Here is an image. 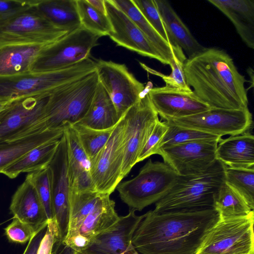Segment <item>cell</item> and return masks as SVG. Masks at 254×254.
Masks as SVG:
<instances>
[{"label":"cell","mask_w":254,"mask_h":254,"mask_svg":"<svg viewBox=\"0 0 254 254\" xmlns=\"http://www.w3.org/2000/svg\"><path fill=\"white\" fill-rule=\"evenodd\" d=\"M110 194L103 193L84 220L77 235L67 245L77 253L86 248L98 236L110 229L120 219Z\"/></svg>","instance_id":"20"},{"label":"cell","mask_w":254,"mask_h":254,"mask_svg":"<svg viewBox=\"0 0 254 254\" xmlns=\"http://www.w3.org/2000/svg\"><path fill=\"white\" fill-rule=\"evenodd\" d=\"M99 82L110 98L120 119L142 96L145 87L125 64L111 61H96Z\"/></svg>","instance_id":"14"},{"label":"cell","mask_w":254,"mask_h":254,"mask_svg":"<svg viewBox=\"0 0 254 254\" xmlns=\"http://www.w3.org/2000/svg\"><path fill=\"white\" fill-rule=\"evenodd\" d=\"M119 120L110 98L99 82L88 111L76 124L94 129H106L114 127Z\"/></svg>","instance_id":"28"},{"label":"cell","mask_w":254,"mask_h":254,"mask_svg":"<svg viewBox=\"0 0 254 254\" xmlns=\"http://www.w3.org/2000/svg\"><path fill=\"white\" fill-rule=\"evenodd\" d=\"M168 128L166 122L157 121L148 137L145 144L142 147L137 159V163L142 161L151 155L156 154L158 145Z\"/></svg>","instance_id":"41"},{"label":"cell","mask_w":254,"mask_h":254,"mask_svg":"<svg viewBox=\"0 0 254 254\" xmlns=\"http://www.w3.org/2000/svg\"><path fill=\"white\" fill-rule=\"evenodd\" d=\"M184 69L187 83L194 94L210 108H248L245 76L225 51L205 48L188 58Z\"/></svg>","instance_id":"2"},{"label":"cell","mask_w":254,"mask_h":254,"mask_svg":"<svg viewBox=\"0 0 254 254\" xmlns=\"http://www.w3.org/2000/svg\"><path fill=\"white\" fill-rule=\"evenodd\" d=\"M50 93L9 102L0 111V142L16 140L42 132L46 106Z\"/></svg>","instance_id":"8"},{"label":"cell","mask_w":254,"mask_h":254,"mask_svg":"<svg viewBox=\"0 0 254 254\" xmlns=\"http://www.w3.org/2000/svg\"><path fill=\"white\" fill-rule=\"evenodd\" d=\"M47 225L38 229L33 235L23 254H37L39 247L46 231Z\"/></svg>","instance_id":"45"},{"label":"cell","mask_w":254,"mask_h":254,"mask_svg":"<svg viewBox=\"0 0 254 254\" xmlns=\"http://www.w3.org/2000/svg\"><path fill=\"white\" fill-rule=\"evenodd\" d=\"M11 213L36 231L48 225V220L36 190L27 178L12 195L9 207Z\"/></svg>","instance_id":"22"},{"label":"cell","mask_w":254,"mask_h":254,"mask_svg":"<svg viewBox=\"0 0 254 254\" xmlns=\"http://www.w3.org/2000/svg\"><path fill=\"white\" fill-rule=\"evenodd\" d=\"M36 6L54 26L68 33L81 26L76 0H38Z\"/></svg>","instance_id":"26"},{"label":"cell","mask_w":254,"mask_h":254,"mask_svg":"<svg viewBox=\"0 0 254 254\" xmlns=\"http://www.w3.org/2000/svg\"><path fill=\"white\" fill-rule=\"evenodd\" d=\"M233 23L244 43L254 49V0H208Z\"/></svg>","instance_id":"25"},{"label":"cell","mask_w":254,"mask_h":254,"mask_svg":"<svg viewBox=\"0 0 254 254\" xmlns=\"http://www.w3.org/2000/svg\"><path fill=\"white\" fill-rule=\"evenodd\" d=\"M226 166L218 160L200 173L179 176L168 193L155 203L156 212L213 207L215 196L225 184ZM214 208V207H213Z\"/></svg>","instance_id":"3"},{"label":"cell","mask_w":254,"mask_h":254,"mask_svg":"<svg viewBox=\"0 0 254 254\" xmlns=\"http://www.w3.org/2000/svg\"><path fill=\"white\" fill-rule=\"evenodd\" d=\"M96 61L87 58L57 70L0 76V103L18 98L51 93L64 84L96 70Z\"/></svg>","instance_id":"5"},{"label":"cell","mask_w":254,"mask_h":254,"mask_svg":"<svg viewBox=\"0 0 254 254\" xmlns=\"http://www.w3.org/2000/svg\"><path fill=\"white\" fill-rule=\"evenodd\" d=\"M60 139L47 142L32 149L5 168L1 174L14 179L20 173H31L47 167L54 157Z\"/></svg>","instance_id":"29"},{"label":"cell","mask_w":254,"mask_h":254,"mask_svg":"<svg viewBox=\"0 0 254 254\" xmlns=\"http://www.w3.org/2000/svg\"><path fill=\"white\" fill-rule=\"evenodd\" d=\"M154 0L171 45L180 47L187 54L188 58L205 49L193 37L168 1Z\"/></svg>","instance_id":"24"},{"label":"cell","mask_w":254,"mask_h":254,"mask_svg":"<svg viewBox=\"0 0 254 254\" xmlns=\"http://www.w3.org/2000/svg\"><path fill=\"white\" fill-rule=\"evenodd\" d=\"M35 188L43 205L48 221L54 218L51 172L49 166L40 170L29 173L26 177Z\"/></svg>","instance_id":"39"},{"label":"cell","mask_w":254,"mask_h":254,"mask_svg":"<svg viewBox=\"0 0 254 254\" xmlns=\"http://www.w3.org/2000/svg\"><path fill=\"white\" fill-rule=\"evenodd\" d=\"M87 1L97 10L106 14L105 0H87Z\"/></svg>","instance_id":"47"},{"label":"cell","mask_w":254,"mask_h":254,"mask_svg":"<svg viewBox=\"0 0 254 254\" xmlns=\"http://www.w3.org/2000/svg\"><path fill=\"white\" fill-rule=\"evenodd\" d=\"M49 167L51 172L53 219L56 222L63 241L68 229L70 192L67 144L64 132Z\"/></svg>","instance_id":"16"},{"label":"cell","mask_w":254,"mask_h":254,"mask_svg":"<svg viewBox=\"0 0 254 254\" xmlns=\"http://www.w3.org/2000/svg\"><path fill=\"white\" fill-rule=\"evenodd\" d=\"M216 159L226 167L254 168V137L249 132L221 139L217 144Z\"/></svg>","instance_id":"23"},{"label":"cell","mask_w":254,"mask_h":254,"mask_svg":"<svg viewBox=\"0 0 254 254\" xmlns=\"http://www.w3.org/2000/svg\"><path fill=\"white\" fill-rule=\"evenodd\" d=\"M213 207L221 219L245 216L254 211L244 199L225 183L215 196Z\"/></svg>","instance_id":"33"},{"label":"cell","mask_w":254,"mask_h":254,"mask_svg":"<svg viewBox=\"0 0 254 254\" xmlns=\"http://www.w3.org/2000/svg\"><path fill=\"white\" fill-rule=\"evenodd\" d=\"M71 126L75 130L90 162L106 144L115 127L106 129H96L77 124Z\"/></svg>","instance_id":"37"},{"label":"cell","mask_w":254,"mask_h":254,"mask_svg":"<svg viewBox=\"0 0 254 254\" xmlns=\"http://www.w3.org/2000/svg\"><path fill=\"white\" fill-rule=\"evenodd\" d=\"M148 94L153 108L164 121L189 117L211 108L192 91L164 86L151 88Z\"/></svg>","instance_id":"19"},{"label":"cell","mask_w":254,"mask_h":254,"mask_svg":"<svg viewBox=\"0 0 254 254\" xmlns=\"http://www.w3.org/2000/svg\"><path fill=\"white\" fill-rule=\"evenodd\" d=\"M36 4L0 22V48L12 45H47L68 34L48 20L37 9Z\"/></svg>","instance_id":"9"},{"label":"cell","mask_w":254,"mask_h":254,"mask_svg":"<svg viewBox=\"0 0 254 254\" xmlns=\"http://www.w3.org/2000/svg\"><path fill=\"white\" fill-rule=\"evenodd\" d=\"M164 121L222 137L247 132L252 125L253 118L248 108L239 110L211 108L189 117Z\"/></svg>","instance_id":"13"},{"label":"cell","mask_w":254,"mask_h":254,"mask_svg":"<svg viewBox=\"0 0 254 254\" xmlns=\"http://www.w3.org/2000/svg\"><path fill=\"white\" fill-rule=\"evenodd\" d=\"M51 254H77V252L59 239L55 243Z\"/></svg>","instance_id":"46"},{"label":"cell","mask_w":254,"mask_h":254,"mask_svg":"<svg viewBox=\"0 0 254 254\" xmlns=\"http://www.w3.org/2000/svg\"><path fill=\"white\" fill-rule=\"evenodd\" d=\"M179 176L164 162L149 159L138 175L121 182L116 189L121 200L130 209L141 211L165 196L175 184Z\"/></svg>","instance_id":"6"},{"label":"cell","mask_w":254,"mask_h":254,"mask_svg":"<svg viewBox=\"0 0 254 254\" xmlns=\"http://www.w3.org/2000/svg\"><path fill=\"white\" fill-rule=\"evenodd\" d=\"M64 129L47 130L16 140L0 142V173L32 149L47 142L60 139Z\"/></svg>","instance_id":"27"},{"label":"cell","mask_w":254,"mask_h":254,"mask_svg":"<svg viewBox=\"0 0 254 254\" xmlns=\"http://www.w3.org/2000/svg\"><path fill=\"white\" fill-rule=\"evenodd\" d=\"M130 209L126 216L110 229L96 237L84 249L77 254H140L132 243L133 233L145 216L137 215Z\"/></svg>","instance_id":"18"},{"label":"cell","mask_w":254,"mask_h":254,"mask_svg":"<svg viewBox=\"0 0 254 254\" xmlns=\"http://www.w3.org/2000/svg\"><path fill=\"white\" fill-rule=\"evenodd\" d=\"M125 148L122 173L124 179L137 163L140 152L159 120L148 92L124 114Z\"/></svg>","instance_id":"12"},{"label":"cell","mask_w":254,"mask_h":254,"mask_svg":"<svg viewBox=\"0 0 254 254\" xmlns=\"http://www.w3.org/2000/svg\"><path fill=\"white\" fill-rule=\"evenodd\" d=\"M112 2L136 24L145 37L169 65L172 47L149 23L135 6L132 0H112Z\"/></svg>","instance_id":"32"},{"label":"cell","mask_w":254,"mask_h":254,"mask_svg":"<svg viewBox=\"0 0 254 254\" xmlns=\"http://www.w3.org/2000/svg\"><path fill=\"white\" fill-rule=\"evenodd\" d=\"M103 194L97 191H74L70 190L68 229L63 241L64 243L67 245L77 235L84 220Z\"/></svg>","instance_id":"31"},{"label":"cell","mask_w":254,"mask_h":254,"mask_svg":"<svg viewBox=\"0 0 254 254\" xmlns=\"http://www.w3.org/2000/svg\"><path fill=\"white\" fill-rule=\"evenodd\" d=\"M219 220L213 207L150 210L135 230L132 243L140 254H197Z\"/></svg>","instance_id":"1"},{"label":"cell","mask_w":254,"mask_h":254,"mask_svg":"<svg viewBox=\"0 0 254 254\" xmlns=\"http://www.w3.org/2000/svg\"><path fill=\"white\" fill-rule=\"evenodd\" d=\"M171 47L172 56L169 63L171 68L170 74L166 75L162 74L142 63H140V65L147 72L161 78L165 83L166 86L186 91H191V88L187 83L184 69V63L187 58L183 50L179 46L171 45Z\"/></svg>","instance_id":"34"},{"label":"cell","mask_w":254,"mask_h":254,"mask_svg":"<svg viewBox=\"0 0 254 254\" xmlns=\"http://www.w3.org/2000/svg\"><path fill=\"white\" fill-rule=\"evenodd\" d=\"M45 45H12L0 48V76L30 71L31 64Z\"/></svg>","instance_id":"30"},{"label":"cell","mask_w":254,"mask_h":254,"mask_svg":"<svg viewBox=\"0 0 254 254\" xmlns=\"http://www.w3.org/2000/svg\"><path fill=\"white\" fill-rule=\"evenodd\" d=\"M8 239L12 242L24 244L29 241L35 231L32 227L13 217L12 222L4 228Z\"/></svg>","instance_id":"42"},{"label":"cell","mask_w":254,"mask_h":254,"mask_svg":"<svg viewBox=\"0 0 254 254\" xmlns=\"http://www.w3.org/2000/svg\"><path fill=\"white\" fill-rule=\"evenodd\" d=\"M124 115L104 147L91 161L90 174L96 190L111 194L123 179L125 136Z\"/></svg>","instance_id":"11"},{"label":"cell","mask_w":254,"mask_h":254,"mask_svg":"<svg viewBox=\"0 0 254 254\" xmlns=\"http://www.w3.org/2000/svg\"><path fill=\"white\" fill-rule=\"evenodd\" d=\"M103 36L83 26L45 45L31 64L30 71L44 72L62 69L90 58Z\"/></svg>","instance_id":"7"},{"label":"cell","mask_w":254,"mask_h":254,"mask_svg":"<svg viewBox=\"0 0 254 254\" xmlns=\"http://www.w3.org/2000/svg\"><path fill=\"white\" fill-rule=\"evenodd\" d=\"M254 213L219 220L197 254H254Z\"/></svg>","instance_id":"10"},{"label":"cell","mask_w":254,"mask_h":254,"mask_svg":"<svg viewBox=\"0 0 254 254\" xmlns=\"http://www.w3.org/2000/svg\"><path fill=\"white\" fill-rule=\"evenodd\" d=\"M67 151V170L70 190L96 191L91 174V162L72 126L64 130Z\"/></svg>","instance_id":"21"},{"label":"cell","mask_w":254,"mask_h":254,"mask_svg":"<svg viewBox=\"0 0 254 254\" xmlns=\"http://www.w3.org/2000/svg\"><path fill=\"white\" fill-rule=\"evenodd\" d=\"M8 102L0 103V111L4 108V107L7 104Z\"/></svg>","instance_id":"48"},{"label":"cell","mask_w":254,"mask_h":254,"mask_svg":"<svg viewBox=\"0 0 254 254\" xmlns=\"http://www.w3.org/2000/svg\"><path fill=\"white\" fill-rule=\"evenodd\" d=\"M98 83L95 70L53 90L45 108L46 129L65 128L80 121L90 106Z\"/></svg>","instance_id":"4"},{"label":"cell","mask_w":254,"mask_h":254,"mask_svg":"<svg viewBox=\"0 0 254 254\" xmlns=\"http://www.w3.org/2000/svg\"><path fill=\"white\" fill-rule=\"evenodd\" d=\"M38 0H0V22L35 5Z\"/></svg>","instance_id":"43"},{"label":"cell","mask_w":254,"mask_h":254,"mask_svg":"<svg viewBox=\"0 0 254 254\" xmlns=\"http://www.w3.org/2000/svg\"><path fill=\"white\" fill-rule=\"evenodd\" d=\"M105 3L106 15L112 26V31L108 36L117 46L167 64L156 49L126 14L112 0H105Z\"/></svg>","instance_id":"17"},{"label":"cell","mask_w":254,"mask_h":254,"mask_svg":"<svg viewBox=\"0 0 254 254\" xmlns=\"http://www.w3.org/2000/svg\"><path fill=\"white\" fill-rule=\"evenodd\" d=\"M166 123L168 126V130L159 143L156 152L160 149L186 143L210 140L220 141L222 139L221 136Z\"/></svg>","instance_id":"36"},{"label":"cell","mask_w":254,"mask_h":254,"mask_svg":"<svg viewBox=\"0 0 254 254\" xmlns=\"http://www.w3.org/2000/svg\"><path fill=\"white\" fill-rule=\"evenodd\" d=\"M225 183L236 191L250 208L254 209V168H236L226 166Z\"/></svg>","instance_id":"35"},{"label":"cell","mask_w":254,"mask_h":254,"mask_svg":"<svg viewBox=\"0 0 254 254\" xmlns=\"http://www.w3.org/2000/svg\"><path fill=\"white\" fill-rule=\"evenodd\" d=\"M59 239L61 240L59 229L55 220L52 219L48 222L37 254H51L55 243Z\"/></svg>","instance_id":"44"},{"label":"cell","mask_w":254,"mask_h":254,"mask_svg":"<svg viewBox=\"0 0 254 254\" xmlns=\"http://www.w3.org/2000/svg\"><path fill=\"white\" fill-rule=\"evenodd\" d=\"M219 141L189 142L159 149L164 162L179 176H188L206 170L215 161Z\"/></svg>","instance_id":"15"},{"label":"cell","mask_w":254,"mask_h":254,"mask_svg":"<svg viewBox=\"0 0 254 254\" xmlns=\"http://www.w3.org/2000/svg\"><path fill=\"white\" fill-rule=\"evenodd\" d=\"M76 1L81 26L103 36H108L112 26L107 15L97 10L87 0Z\"/></svg>","instance_id":"38"},{"label":"cell","mask_w":254,"mask_h":254,"mask_svg":"<svg viewBox=\"0 0 254 254\" xmlns=\"http://www.w3.org/2000/svg\"><path fill=\"white\" fill-rule=\"evenodd\" d=\"M132 1L149 23L167 42L170 43L155 0H132Z\"/></svg>","instance_id":"40"}]
</instances>
